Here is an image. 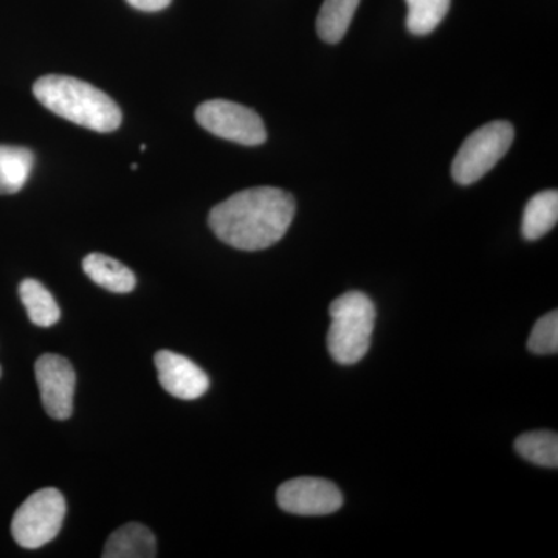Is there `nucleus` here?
I'll use <instances>...</instances> for the list:
<instances>
[{
    "label": "nucleus",
    "mask_w": 558,
    "mask_h": 558,
    "mask_svg": "<svg viewBox=\"0 0 558 558\" xmlns=\"http://www.w3.org/2000/svg\"><path fill=\"white\" fill-rule=\"evenodd\" d=\"M295 199L274 186H258L233 194L209 213L213 233L230 247L256 252L277 244L288 233Z\"/></svg>",
    "instance_id": "obj_1"
},
{
    "label": "nucleus",
    "mask_w": 558,
    "mask_h": 558,
    "mask_svg": "<svg viewBox=\"0 0 558 558\" xmlns=\"http://www.w3.org/2000/svg\"><path fill=\"white\" fill-rule=\"evenodd\" d=\"M33 94L54 116L90 131L112 132L123 120L119 105L108 94L72 76H43L33 86Z\"/></svg>",
    "instance_id": "obj_2"
},
{
    "label": "nucleus",
    "mask_w": 558,
    "mask_h": 558,
    "mask_svg": "<svg viewBox=\"0 0 558 558\" xmlns=\"http://www.w3.org/2000/svg\"><path fill=\"white\" fill-rule=\"evenodd\" d=\"M329 354L340 365H354L369 351L376 326V306L359 290L344 293L329 307Z\"/></svg>",
    "instance_id": "obj_3"
},
{
    "label": "nucleus",
    "mask_w": 558,
    "mask_h": 558,
    "mask_svg": "<svg viewBox=\"0 0 558 558\" xmlns=\"http://www.w3.org/2000/svg\"><path fill=\"white\" fill-rule=\"evenodd\" d=\"M513 137L515 131L508 121H492L470 134L451 165L454 182L472 185L483 179L508 154Z\"/></svg>",
    "instance_id": "obj_4"
},
{
    "label": "nucleus",
    "mask_w": 558,
    "mask_h": 558,
    "mask_svg": "<svg viewBox=\"0 0 558 558\" xmlns=\"http://www.w3.org/2000/svg\"><path fill=\"white\" fill-rule=\"evenodd\" d=\"M68 505L58 488L36 490L20 506L11 521V534L25 549H38L60 534Z\"/></svg>",
    "instance_id": "obj_5"
},
{
    "label": "nucleus",
    "mask_w": 558,
    "mask_h": 558,
    "mask_svg": "<svg viewBox=\"0 0 558 558\" xmlns=\"http://www.w3.org/2000/svg\"><path fill=\"white\" fill-rule=\"evenodd\" d=\"M197 123L216 137L244 146L263 145L267 140L266 126L255 110L229 100L202 102L196 110Z\"/></svg>",
    "instance_id": "obj_6"
},
{
    "label": "nucleus",
    "mask_w": 558,
    "mask_h": 558,
    "mask_svg": "<svg viewBox=\"0 0 558 558\" xmlns=\"http://www.w3.org/2000/svg\"><path fill=\"white\" fill-rule=\"evenodd\" d=\"M277 501L293 515L322 517L337 512L343 506V495L330 481L304 476L279 486Z\"/></svg>",
    "instance_id": "obj_7"
},
{
    "label": "nucleus",
    "mask_w": 558,
    "mask_h": 558,
    "mask_svg": "<svg viewBox=\"0 0 558 558\" xmlns=\"http://www.w3.org/2000/svg\"><path fill=\"white\" fill-rule=\"evenodd\" d=\"M40 399L50 417L64 421L73 413L76 374L68 359L44 354L35 366Z\"/></svg>",
    "instance_id": "obj_8"
},
{
    "label": "nucleus",
    "mask_w": 558,
    "mask_h": 558,
    "mask_svg": "<svg viewBox=\"0 0 558 558\" xmlns=\"http://www.w3.org/2000/svg\"><path fill=\"white\" fill-rule=\"evenodd\" d=\"M154 362H156L161 387L174 398L196 400L208 391L207 373L185 355L165 349L157 352Z\"/></svg>",
    "instance_id": "obj_9"
},
{
    "label": "nucleus",
    "mask_w": 558,
    "mask_h": 558,
    "mask_svg": "<svg viewBox=\"0 0 558 558\" xmlns=\"http://www.w3.org/2000/svg\"><path fill=\"white\" fill-rule=\"evenodd\" d=\"M157 556L156 537L140 523H128L110 535L105 558H153Z\"/></svg>",
    "instance_id": "obj_10"
},
{
    "label": "nucleus",
    "mask_w": 558,
    "mask_h": 558,
    "mask_svg": "<svg viewBox=\"0 0 558 558\" xmlns=\"http://www.w3.org/2000/svg\"><path fill=\"white\" fill-rule=\"evenodd\" d=\"M83 270L100 288L116 293H130L137 286V278L130 267L102 253H90L83 260Z\"/></svg>",
    "instance_id": "obj_11"
},
{
    "label": "nucleus",
    "mask_w": 558,
    "mask_h": 558,
    "mask_svg": "<svg viewBox=\"0 0 558 558\" xmlns=\"http://www.w3.org/2000/svg\"><path fill=\"white\" fill-rule=\"evenodd\" d=\"M558 220V193L546 190L535 194L524 208L523 231L524 240L537 241L556 227Z\"/></svg>",
    "instance_id": "obj_12"
},
{
    "label": "nucleus",
    "mask_w": 558,
    "mask_h": 558,
    "mask_svg": "<svg viewBox=\"0 0 558 558\" xmlns=\"http://www.w3.org/2000/svg\"><path fill=\"white\" fill-rule=\"evenodd\" d=\"M33 165L31 149L0 145V194L20 193L31 178Z\"/></svg>",
    "instance_id": "obj_13"
},
{
    "label": "nucleus",
    "mask_w": 558,
    "mask_h": 558,
    "mask_svg": "<svg viewBox=\"0 0 558 558\" xmlns=\"http://www.w3.org/2000/svg\"><path fill=\"white\" fill-rule=\"evenodd\" d=\"M20 296L33 325L50 328L60 322L61 311L57 300L46 286L40 284L36 279L28 278L21 282Z\"/></svg>",
    "instance_id": "obj_14"
},
{
    "label": "nucleus",
    "mask_w": 558,
    "mask_h": 558,
    "mask_svg": "<svg viewBox=\"0 0 558 558\" xmlns=\"http://www.w3.org/2000/svg\"><path fill=\"white\" fill-rule=\"evenodd\" d=\"M360 0H325L317 17V32L325 43L337 44L347 35Z\"/></svg>",
    "instance_id": "obj_15"
},
{
    "label": "nucleus",
    "mask_w": 558,
    "mask_h": 558,
    "mask_svg": "<svg viewBox=\"0 0 558 558\" xmlns=\"http://www.w3.org/2000/svg\"><path fill=\"white\" fill-rule=\"evenodd\" d=\"M520 457L542 468H558V438L554 432L524 433L515 440Z\"/></svg>",
    "instance_id": "obj_16"
},
{
    "label": "nucleus",
    "mask_w": 558,
    "mask_h": 558,
    "mask_svg": "<svg viewBox=\"0 0 558 558\" xmlns=\"http://www.w3.org/2000/svg\"><path fill=\"white\" fill-rule=\"evenodd\" d=\"M409 5L407 28L416 36L429 35L438 28L450 10L451 0H405Z\"/></svg>",
    "instance_id": "obj_17"
},
{
    "label": "nucleus",
    "mask_w": 558,
    "mask_h": 558,
    "mask_svg": "<svg viewBox=\"0 0 558 558\" xmlns=\"http://www.w3.org/2000/svg\"><path fill=\"white\" fill-rule=\"evenodd\" d=\"M529 351L537 355L557 354L558 312L553 311L537 319L527 340Z\"/></svg>",
    "instance_id": "obj_18"
},
{
    "label": "nucleus",
    "mask_w": 558,
    "mask_h": 558,
    "mask_svg": "<svg viewBox=\"0 0 558 558\" xmlns=\"http://www.w3.org/2000/svg\"><path fill=\"white\" fill-rule=\"evenodd\" d=\"M130 5L140 11H160L170 5L171 0H128Z\"/></svg>",
    "instance_id": "obj_19"
},
{
    "label": "nucleus",
    "mask_w": 558,
    "mask_h": 558,
    "mask_svg": "<svg viewBox=\"0 0 558 558\" xmlns=\"http://www.w3.org/2000/svg\"><path fill=\"white\" fill-rule=\"evenodd\" d=\"M137 168H138V167H137V163H132L131 170H134V171H135V170H137Z\"/></svg>",
    "instance_id": "obj_20"
},
{
    "label": "nucleus",
    "mask_w": 558,
    "mask_h": 558,
    "mask_svg": "<svg viewBox=\"0 0 558 558\" xmlns=\"http://www.w3.org/2000/svg\"><path fill=\"white\" fill-rule=\"evenodd\" d=\"M0 376H2V368H0Z\"/></svg>",
    "instance_id": "obj_21"
}]
</instances>
